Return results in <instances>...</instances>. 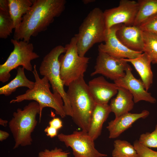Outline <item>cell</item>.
<instances>
[{
    "label": "cell",
    "mask_w": 157,
    "mask_h": 157,
    "mask_svg": "<svg viewBox=\"0 0 157 157\" xmlns=\"http://www.w3.org/2000/svg\"><path fill=\"white\" fill-rule=\"evenodd\" d=\"M65 47L66 51L64 55H60L59 61L61 78L64 85L68 86L71 83L84 76L90 58L79 55L75 36Z\"/></svg>",
    "instance_id": "7"
},
{
    "label": "cell",
    "mask_w": 157,
    "mask_h": 157,
    "mask_svg": "<svg viewBox=\"0 0 157 157\" xmlns=\"http://www.w3.org/2000/svg\"><path fill=\"white\" fill-rule=\"evenodd\" d=\"M106 29L103 12L99 8H94L84 19L74 35L79 55L84 56L94 44L104 42Z\"/></svg>",
    "instance_id": "5"
},
{
    "label": "cell",
    "mask_w": 157,
    "mask_h": 157,
    "mask_svg": "<svg viewBox=\"0 0 157 157\" xmlns=\"http://www.w3.org/2000/svg\"><path fill=\"white\" fill-rule=\"evenodd\" d=\"M138 154V157H157V151L145 147L136 140L133 145Z\"/></svg>",
    "instance_id": "28"
},
{
    "label": "cell",
    "mask_w": 157,
    "mask_h": 157,
    "mask_svg": "<svg viewBox=\"0 0 157 157\" xmlns=\"http://www.w3.org/2000/svg\"><path fill=\"white\" fill-rule=\"evenodd\" d=\"M130 63L141 77L146 90L148 91L153 83V75L151 69V60L144 53L132 59H123Z\"/></svg>",
    "instance_id": "19"
},
{
    "label": "cell",
    "mask_w": 157,
    "mask_h": 157,
    "mask_svg": "<svg viewBox=\"0 0 157 157\" xmlns=\"http://www.w3.org/2000/svg\"><path fill=\"white\" fill-rule=\"evenodd\" d=\"M58 140L67 147H71L74 157H105L107 155L100 153L95 148L94 140L87 132L74 131L69 134L60 133Z\"/></svg>",
    "instance_id": "9"
},
{
    "label": "cell",
    "mask_w": 157,
    "mask_h": 157,
    "mask_svg": "<svg viewBox=\"0 0 157 157\" xmlns=\"http://www.w3.org/2000/svg\"><path fill=\"white\" fill-rule=\"evenodd\" d=\"M70 152L60 148L55 147L51 150L46 149L39 152L38 157H68Z\"/></svg>",
    "instance_id": "29"
},
{
    "label": "cell",
    "mask_w": 157,
    "mask_h": 157,
    "mask_svg": "<svg viewBox=\"0 0 157 157\" xmlns=\"http://www.w3.org/2000/svg\"><path fill=\"white\" fill-rule=\"evenodd\" d=\"M138 141L140 144L145 147L157 148V124L153 132L141 134Z\"/></svg>",
    "instance_id": "26"
},
{
    "label": "cell",
    "mask_w": 157,
    "mask_h": 157,
    "mask_svg": "<svg viewBox=\"0 0 157 157\" xmlns=\"http://www.w3.org/2000/svg\"><path fill=\"white\" fill-rule=\"evenodd\" d=\"M10 134L7 132L0 130V141L2 142L7 139L9 136Z\"/></svg>",
    "instance_id": "33"
},
{
    "label": "cell",
    "mask_w": 157,
    "mask_h": 157,
    "mask_svg": "<svg viewBox=\"0 0 157 157\" xmlns=\"http://www.w3.org/2000/svg\"><path fill=\"white\" fill-rule=\"evenodd\" d=\"M138 13L133 25L139 26L148 18L157 13V0H139Z\"/></svg>",
    "instance_id": "22"
},
{
    "label": "cell",
    "mask_w": 157,
    "mask_h": 157,
    "mask_svg": "<svg viewBox=\"0 0 157 157\" xmlns=\"http://www.w3.org/2000/svg\"><path fill=\"white\" fill-rule=\"evenodd\" d=\"M144 49L145 53L152 62L157 59V34L143 31Z\"/></svg>",
    "instance_id": "24"
},
{
    "label": "cell",
    "mask_w": 157,
    "mask_h": 157,
    "mask_svg": "<svg viewBox=\"0 0 157 157\" xmlns=\"http://www.w3.org/2000/svg\"><path fill=\"white\" fill-rule=\"evenodd\" d=\"M8 1L9 13L15 31L19 28L23 16L29 10L34 0H8Z\"/></svg>",
    "instance_id": "20"
},
{
    "label": "cell",
    "mask_w": 157,
    "mask_h": 157,
    "mask_svg": "<svg viewBox=\"0 0 157 157\" xmlns=\"http://www.w3.org/2000/svg\"><path fill=\"white\" fill-rule=\"evenodd\" d=\"M10 42L14 46V49L5 62L0 65V81L3 83L9 80L12 70L20 66L28 71H32L31 61L39 57L33 51L32 43L14 39H11Z\"/></svg>",
    "instance_id": "8"
},
{
    "label": "cell",
    "mask_w": 157,
    "mask_h": 157,
    "mask_svg": "<svg viewBox=\"0 0 157 157\" xmlns=\"http://www.w3.org/2000/svg\"><path fill=\"white\" fill-rule=\"evenodd\" d=\"M99 51L94 70L91 76L101 74L114 81L124 76L125 70L129 65L123 59L113 57L108 54Z\"/></svg>",
    "instance_id": "11"
},
{
    "label": "cell",
    "mask_w": 157,
    "mask_h": 157,
    "mask_svg": "<svg viewBox=\"0 0 157 157\" xmlns=\"http://www.w3.org/2000/svg\"><path fill=\"white\" fill-rule=\"evenodd\" d=\"M66 92L72 108V117L81 130L88 132L96 104L82 76L71 83Z\"/></svg>",
    "instance_id": "2"
},
{
    "label": "cell",
    "mask_w": 157,
    "mask_h": 157,
    "mask_svg": "<svg viewBox=\"0 0 157 157\" xmlns=\"http://www.w3.org/2000/svg\"><path fill=\"white\" fill-rule=\"evenodd\" d=\"M40 112L39 104L34 101L25 106L23 109L17 108L13 113V117L8 122V126L14 140L13 149L32 144L31 134L37 126L36 116Z\"/></svg>",
    "instance_id": "4"
},
{
    "label": "cell",
    "mask_w": 157,
    "mask_h": 157,
    "mask_svg": "<svg viewBox=\"0 0 157 157\" xmlns=\"http://www.w3.org/2000/svg\"><path fill=\"white\" fill-rule=\"evenodd\" d=\"M24 69L18 67L17 69V74L15 77L7 84L0 88V94L5 96L10 95L17 89L20 87L27 88L31 89L33 88L35 82L28 79L25 72Z\"/></svg>",
    "instance_id": "21"
},
{
    "label": "cell",
    "mask_w": 157,
    "mask_h": 157,
    "mask_svg": "<svg viewBox=\"0 0 157 157\" xmlns=\"http://www.w3.org/2000/svg\"><path fill=\"white\" fill-rule=\"evenodd\" d=\"M132 70L129 65L125 70V76L114 81V83L118 87L123 88L129 91L133 97L135 103L141 101L152 104L155 103L156 99L146 90L141 80L137 79L134 76Z\"/></svg>",
    "instance_id": "13"
},
{
    "label": "cell",
    "mask_w": 157,
    "mask_h": 157,
    "mask_svg": "<svg viewBox=\"0 0 157 157\" xmlns=\"http://www.w3.org/2000/svg\"><path fill=\"white\" fill-rule=\"evenodd\" d=\"M90 92L96 104H105L117 94L118 87L106 81L103 76L96 77L88 84Z\"/></svg>",
    "instance_id": "14"
},
{
    "label": "cell",
    "mask_w": 157,
    "mask_h": 157,
    "mask_svg": "<svg viewBox=\"0 0 157 157\" xmlns=\"http://www.w3.org/2000/svg\"><path fill=\"white\" fill-rule=\"evenodd\" d=\"M65 47L58 45L53 48L44 57L40 67V75L46 77L51 85L53 93H58L61 96L64 102L66 115L72 117L70 103L60 74L59 57L66 51Z\"/></svg>",
    "instance_id": "6"
},
{
    "label": "cell",
    "mask_w": 157,
    "mask_h": 157,
    "mask_svg": "<svg viewBox=\"0 0 157 157\" xmlns=\"http://www.w3.org/2000/svg\"><path fill=\"white\" fill-rule=\"evenodd\" d=\"M8 122L7 120H4L1 118L0 119V124L4 126H6Z\"/></svg>",
    "instance_id": "34"
},
{
    "label": "cell",
    "mask_w": 157,
    "mask_h": 157,
    "mask_svg": "<svg viewBox=\"0 0 157 157\" xmlns=\"http://www.w3.org/2000/svg\"><path fill=\"white\" fill-rule=\"evenodd\" d=\"M32 72L35 80L33 88L28 89L24 93L16 96L15 99L10 101V103H19L24 100H33L36 101L39 104L40 109V122L42 110L45 107L53 108L56 114L62 118L65 117L66 115L65 112L63 101L61 95L51 92L49 81L44 76L42 78H40L35 65L34 66Z\"/></svg>",
    "instance_id": "3"
},
{
    "label": "cell",
    "mask_w": 157,
    "mask_h": 157,
    "mask_svg": "<svg viewBox=\"0 0 157 157\" xmlns=\"http://www.w3.org/2000/svg\"><path fill=\"white\" fill-rule=\"evenodd\" d=\"M138 8L137 1L121 0L117 7L105 10L103 13L106 29L119 24L133 25Z\"/></svg>",
    "instance_id": "10"
},
{
    "label": "cell",
    "mask_w": 157,
    "mask_h": 157,
    "mask_svg": "<svg viewBox=\"0 0 157 157\" xmlns=\"http://www.w3.org/2000/svg\"><path fill=\"white\" fill-rule=\"evenodd\" d=\"M0 9L9 12V2L8 0H0Z\"/></svg>",
    "instance_id": "32"
},
{
    "label": "cell",
    "mask_w": 157,
    "mask_h": 157,
    "mask_svg": "<svg viewBox=\"0 0 157 157\" xmlns=\"http://www.w3.org/2000/svg\"><path fill=\"white\" fill-rule=\"evenodd\" d=\"M113 157H138L133 145L127 141L117 140L114 142Z\"/></svg>",
    "instance_id": "23"
},
{
    "label": "cell",
    "mask_w": 157,
    "mask_h": 157,
    "mask_svg": "<svg viewBox=\"0 0 157 157\" xmlns=\"http://www.w3.org/2000/svg\"><path fill=\"white\" fill-rule=\"evenodd\" d=\"M149 114V111L144 110L138 113H128L115 118L108 123L106 128L109 132V138H116L125 131L132 126L133 124L140 118L144 119Z\"/></svg>",
    "instance_id": "16"
},
{
    "label": "cell",
    "mask_w": 157,
    "mask_h": 157,
    "mask_svg": "<svg viewBox=\"0 0 157 157\" xmlns=\"http://www.w3.org/2000/svg\"><path fill=\"white\" fill-rule=\"evenodd\" d=\"M115 97L111 100L109 106L115 118L129 113L133 108L134 102L133 97L127 89L118 87Z\"/></svg>",
    "instance_id": "18"
},
{
    "label": "cell",
    "mask_w": 157,
    "mask_h": 157,
    "mask_svg": "<svg viewBox=\"0 0 157 157\" xmlns=\"http://www.w3.org/2000/svg\"><path fill=\"white\" fill-rule=\"evenodd\" d=\"M139 26L143 31L157 34V13L148 18Z\"/></svg>",
    "instance_id": "27"
},
{
    "label": "cell",
    "mask_w": 157,
    "mask_h": 157,
    "mask_svg": "<svg viewBox=\"0 0 157 157\" xmlns=\"http://www.w3.org/2000/svg\"><path fill=\"white\" fill-rule=\"evenodd\" d=\"M121 25H115L106 29L104 43H101L99 45L98 51L118 59L135 58L143 52L129 49L118 40L116 35V32Z\"/></svg>",
    "instance_id": "12"
},
{
    "label": "cell",
    "mask_w": 157,
    "mask_h": 157,
    "mask_svg": "<svg viewBox=\"0 0 157 157\" xmlns=\"http://www.w3.org/2000/svg\"><path fill=\"white\" fill-rule=\"evenodd\" d=\"M65 0H34L32 6L23 16L13 39L29 42L32 37L47 29L55 18L64 11Z\"/></svg>",
    "instance_id": "1"
},
{
    "label": "cell",
    "mask_w": 157,
    "mask_h": 157,
    "mask_svg": "<svg viewBox=\"0 0 157 157\" xmlns=\"http://www.w3.org/2000/svg\"><path fill=\"white\" fill-rule=\"evenodd\" d=\"M95 0H83L82 2L85 4H87L90 3H91L94 2Z\"/></svg>",
    "instance_id": "35"
},
{
    "label": "cell",
    "mask_w": 157,
    "mask_h": 157,
    "mask_svg": "<svg viewBox=\"0 0 157 157\" xmlns=\"http://www.w3.org/2000/svg\"><path fill=\"white\" fill-rule=\"evenodd\" d=\"M117 38L126 47L131 50L143 52V31L139 26L121 25L116 32Z\"/></svg>",
    "instance_id": "15"
},
{
    "label": "cell",
    "mask_w": 157,
    "mask_h": 157,
    "mask_svg": "<svg viewBox=\"0 0 157 157\" xmlns=\"http://www.w3.org/2000/svg\"><path fill=\"white\" fill-rule=\"evenodd\" d=\"M49 126L52 127L58 130L63 127V123L61 120L58 118H54L49 123Z\"/></svg>",
    "instance_id": "30"
},
{
    "label": "cell",
    "mask_w": 157,
    "mask_h": 157,
    "mask_svg": "<svg viewBox=\"0 0 157 157\" xmlns=\"http://www.w3.org/2000/svg\"><path fill=\"white\" fill-rule=\"evenodd\" d=\"M152 63L154 64H156L157 63V59H155L153 60L152 62Z\"/></svg>",
    "instance_id": "36"
},
{
    "label": "cell",
    "mask_w": 157,
    "mask_h": 157,
    "mask_svg": "<svg viewBox=\"0 0 157 157\" xmlns=\"http://www.w3.org/2000/svg\"><path fill=\"white\" fill-rule=\"evenodd\" d=\"M14 29L12 20L9 12L0 9V38L6 39Z\"/></svg>",
    "instance_id": "25"
},
{
    "label": "cell",
    "mask_w": 157,
    "mask_h": 157,
    "mask_svg": "<svg viewBox=\"0 0 157 157\" xmlns=\"http://www.w3.org/2000/svg\"><path fill=\"white\" fill-rule=\"evenodd\" d=\"M111 112L108 104H96L91 115L88 132L94 140L101 135L103 124Z\"/></svg>",
    "instance_id": "17"
},
{
    "label": "cell",
    "mask_w": 157,
    "mask_h": 157,
    "mask_svg": "<svg viewBox=\"0 0 157 157\" xmlns=\"http://www.w3.org/2000/svg\"><path fill=\"white\" fill-rule=\"evenodd\" d=\"M58 130L50 126H48L44 130L46 135L50 138H53L58 135Z\"/></svg>",
    "instance_id": "31"
}]
</instances>
